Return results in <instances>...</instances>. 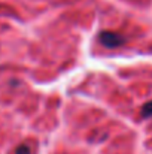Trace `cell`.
<instances>
[{
	"label": "cell",
	"instance_id": "6da1fadb",
	"mask_svg": "<svg viewBox=\"0 0 152 154\" xmlns=\"http://www.w3.org/2000/svg\"><path fill=\"white\" fill-rule=\"evenodd\" d=\"M99 41L106 48H118V47H121V45L125 44L124 36H121V35H118L115 32H109V30L101 32L100 36H99Z\"/></svg>",
	"mask_w": 152,
	"mask_h": 154
},
{
	"label": "cell",
	"instance_id": "7a4b0ae2",
	"mask_svg": "<svg viewBox=\"0 0 152 154\" xmlns=\"http://www.w3.org/2000/svg\"><path fill=\"white\" fill-rule=\"evenodd\" d=\"M142 115H143V117H151L152 115V100L143 105V108H142Z\"/></svg>",
	"mask_w": 152,
	"mask_h": 154
},
{
	"label": "cell",
	"instance_id": "3957f363",
	"mask_svg": "<svg viewBox=\"0 0 152 154\" xmlns=\"http://www.w3.org/2000/svg\"><path fill=\"white\" fill-rule=\"evenodd\" d=\"M15 154H31V150H30V147H28V145L22 144V145H19V147L16 148Z\"/></svg>",
	"mask_w": 152,
	"mask_h": 154
}]
</instances>
